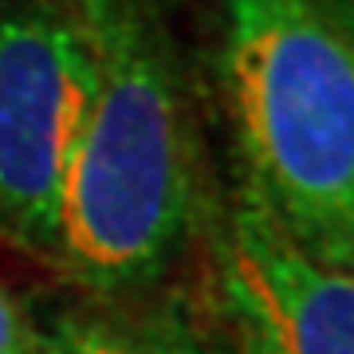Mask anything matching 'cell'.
<instances>
[{
  "label": "cell",
  "instance_id": "7",
  "mask_svg": "<svg viewBox=\"0 0 354 354\" xmlns=\"http://www.w3.org/2000/svg\"><path fill=\"white\" fill-rule=\"evenodd\" d=\"M323 4V12L335 20V24L346 32V39L354 44V0H319Z\"/></svg>",
  "mask_w": 354,
  "mask_h": 354
},
{
  "label": "cell",
  "instance_id": "1",
  "mask_svg": "<svg viewBox=\"0 0 354 354\" xmlns=\"http://www.w3.org/2000/svg\"><path fill=\"white\" fill-rule=\"evenodd\" d=\"M95 91L51 260L102 299L162 276L197 201V127L158 0H67Z\"/></svg>",
  "mask_w": 354,
  "mask_h": 354
},
{
  "label": "cell",
  "instance_id": "5",
  "mask_svg": "<svg viewBox=\"0 0 354 354\" xmlns=\"http://www.w3.org/2000/svg\"><path fill=\"white\" fill-rule=\"evenodd\" d=\"M48 354H197L181 323L158 315H67L44 335Z\"/></svg>",
  "mask_w": 354,
  "mask_h": 354
},
{
  "label": "cell",
  "instance_id": "2",
  "mask_svg": "<svg viewBox=\"0 0 354 354\" xmlns=\"http://www.w3.org/2000/svg\"><path fill=\"white\" fill-rule=\"evenodd\" d=\"M244 185L307 256L354 268V44L319 0H213Z\"/></svg>",
  "mask_w": 354,
  "mask_h": 354
},
{
  "label": "cell",
  "instance_id": "4",
  "mask_svg": "<svg viewBox=\"0 0 354 354\" xmlns=\"http://www.w3.org/2000/svg\"><path fill=\"white\" fill-rule=\"evenodd\" d=\"M216 288L236 354H354V268L307 256L248 193L216 236Z\"/></svg>",
  "mask_w": 354,
  "mask_h": 354
},
{
  "label": "cell",
  "instance_id": "3",
  "mask_svg": "<svg viewBox=\"0 0 354 354\" xmlns=\"http://www.w3.org/2000/svg\"><path fill=\"white\" fill-rule=\"evenodd\" d=\"M95 91L71 8L0 4V236L51 256L67 174Z\"/></svg>",
  "mask_w": 354,
  "mask_h": 354
},
{
  "label": "cell",
  "instance_id": "6",
  "mask_svg": "<svg viewBox=\"0 0 354 354\" xmlns=\"http://www.w3.org/2000/svg\"><path fill=\"white\" fill-rule=\"evenodd\" d=\"M0 354H48L44 330H36V323L28 319L4 279H0Z\"/></svg>",
  "mask_w": 354,
  "mask_h": 354
}]
</instances>
